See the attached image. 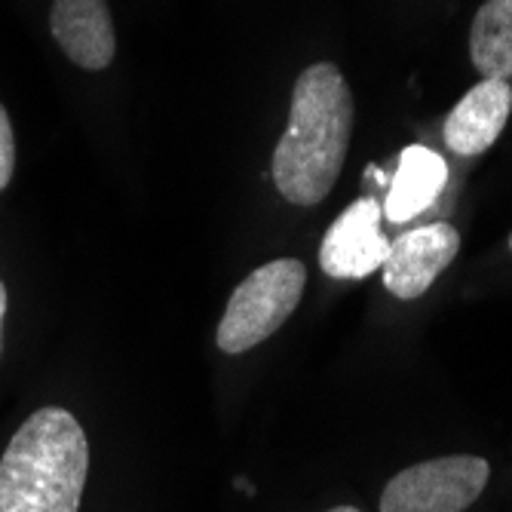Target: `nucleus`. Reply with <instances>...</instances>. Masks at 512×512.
Returning <instances> with one entry per match:
<instances>
[{
  "label": "nucleus",
  "instance_id": "14",
  "mask_svg": "<svg viewBox=\"0 0 512 512\" xmlns=\"http://www.w3.org/2000/svg\"><path fill=\"white\" fill-rule=\"evenodd\" d=\"M509 249H512V234H509Z\"/></svg>",
  "mask_w": 512,
  "mask_h": 512
},
{
  "label": "nucleus",
  "instance_id": "11",
  "mask_svg": "<svg viewBox=\"0 0 512 512\" xmlns=\"http://www.w3.org/2000/svg\"><path fill=\"white\" fill-rule=\"evenodd\" d=\"M16 169V138L7 108L0 105V191H7V184Z\"/></svg>",
  "mask_w": 512,
  "mask_h": 512
},
{
  "label": "nucleus",
  "instance_id": "4",
  "mask_svg": "<svg viewBox=\"0 0 512 512\" xmlns=\"http://www.w3.org/2000/svg\"><path fill=\"white\" fill-rule=\"evenodd\" d=\"M488 479V460L476 454L421 460L387 482L381 512H463L479 500Z\"/></svg>",
  "mask_w": 512,
  "mask_h": 512
},
{
  "label": "nucleus",
  "instance_id": "9",
  "mask_svg": "<svg viewBox=\"0 0 512 512\" xmlns=\"http://www.w3.org/2000/svg\"><path fill=\"white\" fill-rule=\"evenodd\" d=\"M445 181H448V166L442 163V157L436 151H430L424 145L405 148L399 157L396 178L390 181L393 188L387 194L384 215L393 224L411 221L414 215L427 212L436 203V197L445 188Z\"/></svg>",
  "mask_w": 512,
  "mask_h": 512
},
{
  "label": "nucleus",
  "instance_id": "8",
  "mask_svg": "<svg viewBox=\"0 0 512 512\" xmlns=\"http://www.w3.org/2000/svg\"><path fill=\"white\" fill-rule=\"evenodd\" d=\"M512 111L509 80H482L463 96L445 120V145L457 157L485 154L506 126Z\"/></svg>",
  "mask_w": 512,
  "mask_h": 512
},
{
  "label": "nucleus",
  "instance_id": "5",
  "mask_svg": "<svg viewBox=\"0 0 512 512\" xmlns=\"http://www.w3.org/2000/svg\"><path fill=\"white\" fill-rule=\"evenodd\" d=\"M384 206L375 197H359L329 227L319 246V267L332 279H362L390 255V240L381 234Z\"/></svg>",
  "mask_w": 512,
  "mask_h": 512
},
{
  "label": "nucleus",
  "instance_id": "13",
  "mask_svg": "<svg viewBox=\"0 0 512 512\" xmlns=\"http://www.w3.org/2000/svg\"><path fill=\"white\" fill-rule=\"evenodd\" d=\"M329 512H359L356 506H335V509H329Z\"/></svg>",
  "mask_w": 512,
  "mask_h": 512
},
{
  "label": "nucleus",
  "instance_id": "12",
  "mask_svg": "<svg viewBox=\"0 0 512 512\" xmlns=\"http://www.w3.org/2000/svg\"><path fill=\"white\" fill-rule=\"evenodd\" d=\"M4 316H7V286L0 283V353H4Z\"/></svg>",
  "mask_w": 512,
  "mask_h": 512
},
{
  "label": "nucleus",
  "instance_id": "2",
  "mask_svg": "<svg viewBox=\"0 0 512 512\" xmlns=\"http://www.w3.org/2000/svg\"><path fill=\"white\" fill-rule=\"evenodd\" d=\"M89 473V442L65 408H40L0 457V512H77Z\"/></svg>",
  "mask_w": 512,
  "mask_h": 512
},
{
  "label": "nucleus",
  "instance_id": "1",
  "mask_svg": "<svg viewBox=\"0 0 512 512\" xmlns=\"http://www.w3.org/2000/svg\"><path fill=\"white\" fill-rule=\"evenodd\" d=\"M353 96L332 62L304 68L292 89L289 126L273 151L270 175L292 206L310 209L332 194L347 160Z\"/></svg>",
  "mask_w": 512,
  "mask_h": 512
},
{
  "label": "nucleus",
  "instance_id": "3",
  "mask_svg": "<svg viewBox=\"0 0 512 512\" xmlns=\"http://www.w3.org/2000/svg\"><path fill=\"white\" fill-rule=\"evenodd\" d=\"M304 286L307 267L298 258H276L252 270L227 301L218 322V347L227 356H240L267 341L295 313Z\"/></svg>",
  "mask_w": 512,
  "mask_h": 512
},
{
  "label": "nucleus",
  "instance_id": "6",
  "mask_svg": "<svg viewBox=\"0 0 512 512\" xmlns=\"http://www.w3.org/2000/svg\"><path fill=\"white\" fill-rule=\"evenodd\" d=\"M457 249L460 234L445 221L405 230L390 243V255L381 264L387 292H393L399 301H417L427 295L442 270H448V264L457 258Z\"/></svg>",
  "mask_w": 512,
  "mask_h": 512
},
{
  "label": "nucleus",
  "instance_id": "7",
  "mask_svg": "<svg viewBox=\"0 0 512 512\" xmlns=\"http://www.w3.org/2000/svg\"><path fill=\"white\" fill-rule=\"evenodd\" d=\"M50 28L62 53L83 71H105L117 53L108 0H53Z\"/></svg>",
  "mask_w": 512,
  "mask_h": 512
},
{
  "label": "nucleus",
  "instance_id": "10",
  "mask_svg": "<svg viewBox=\"0 0 512 512\" xmlns=\"http://www.w3.org/2000/svg\"><path fill=\"white\" fill-rule=\"evenodd\" d=\"M470 56L482 80L512 77V0H485L470 28Z\"/></svg>",
  "mask_w": 512,
  "mask_h": 512
}]
</instances>
